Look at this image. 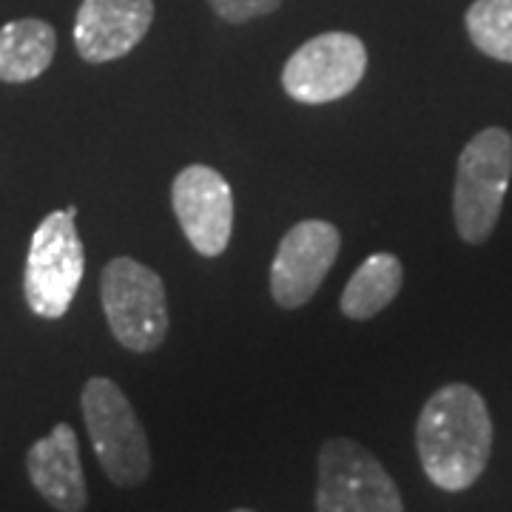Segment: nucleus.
Here are the masks:
<instances>
[{"mask_svg":"<svg viewBox=\"0 0 512 512\" xmlns=\"http://www.w3.org/2000/svg\"><path fill=\"white\" fill-rule=\"evenodd\" d=\"M80 410L94 456L117 487H140L151 476V447L126 393L106 376L83 384Z\"/></svg>","mask_w":512,"mask_h":512,"instance_id":"nucleus-3","label":"nucleus"},{"mask_svg":"<svg viewBox=\"0 0 512 512\" xmlns=\"http://www.w3.org/2000/svg\"><path fill=\"white\" fill-rule=\"evenodd\" d=\"M171 205L197 254H225L234 234V191L217 168L185 165L171 185Z\"/></svg>","mask_w":512,"mask_h":512,"instance_id":"nucleus-9","label":"nucleus"},{"mask_svg":"<svg viewBox=\"0 0 512 512\" xmlns=\"http://www.w3.org/2000/svg\"><path fill=\"white\" fill-rule=\"evenodd\" d=\"M211 9L228 23H248V20L271 15L274 9H279L282 0H208Z\"/></svg>","mask_w":512,"mask_h":512,"instance_id":"nucleus-15","label":"nucleus"},{"mask_svg":"<svg viewBox=\"0 0 512 512\" xmlns=\"http://www.w3.org/2000/svg\"><path fill=\"white\" fill-rule=\"evenodd\" d=\"M367 72L365 43L350 32H325L302 43L282 69V89L296 103L322 106L348 97Z\"/></svg>","mask_w":512,"mask_h":512,"instance_id":"nucleus-7","label":"nucleus"},{"mask_svg":"<svg viewBox=\"0 0 512 512\" xmlns=\"http://www.w3.org/2000/svg\"><path fill=\"white\" fill-rule=\"evenodd\" d=\"M151 0H83L74 20V46L86 63L126 57L151 29Z\"/></svg>","mask_w":512,"mask_h":512,"instance_id":"nucleus-10","label":"nucleus"},{"mask_svg":"<svg viewBox=\"0 0 512 512\" xmlns=\"http://www.w3.org/2000/svg\"><path fill=\"white\" fill-rule=\"evenodd\" d=\"M234 512H254V510H234Z\"/></svg>","mask_w":512,"mask_h":512,"instance_id":"nucleus-16","label":"nucleus"},{"mask_svg":"<svg viewBox=\"0 0 512 512\" xmlns=\"http://www.w3.org/2000/svg\"><path fill=\"white\" fill-rule=\"evenodd\" d=\"M342 248V234L325 220L296 222L282 237L271 262V296L279 308L293 311L311 302L322 288Z\"/></svg>","mask_w":512,"mask_h":512,"instance_id":"nucleus-8","label":"nucleus"},{"mask_svg":"<svg viewBox=\"0 0 512 512\" xmlns=\"http://www.w3.org/2000/svg\"><path fill=\"white\" fill-rule=\"evenodd\" d=\"M316 512H404V504L370 450L353 439H328L319 450Z\"/></svg>","mask_w":512,"mask_h":512,"instance_id":"nucleus-6","label":"nucleus"},{"mask_svg":"<svg viewBox=\"0 0 512 512\" xmlns=\"http://www.w3.org/2000/svg\"><path fill=\"white\" fill-rule=\"evenodd\" d=\"M100 299L114 339L131 353H151L168 333V296L160 274L131 256H114L100 276Z\"/></svg>","mask_w":512,"mask_h":512,"instance_id":"nucleus-5","label":"nucleus"},{"mask_svg":"<svg viewBox=\"0 0 512 512\" xmlns=\"http://www.w3.org/2000/svg\"><path fill=\"white\" fill-rule=\"evenodd\" d=\"M402 282L404 268L399 256L387 254V251L370 254L356 268V274L348 279L342 299H339V308L353 322L373 319L376 313H382L399 296Z\"/></svg>","mask_w":512,"mask_h":512,"instance_id":"nucleus-13","label":"nucleus"},{"mask_svg":"<svg viewBox=\"0 0 512 512\" xmlns=\"http://www.w3.org/2000/svg\"><path fill=\"white\" fill-rule=\"evenodd\" d=\"M57 35L52 23L40 18L12 20L0 29V80L29 83L52 66Z\"/></svg>","mask_w":512,"mask_h":512,"instance_id":"nucleus-12","label":"nucleus"},{"mask_svg":"<svg viewBox=\"0 0 512 512\" xmlns=\"http://www.w3.org/2000/svg\"><path fill=\"white\" fill-rule=\"evenodd\" d=\"M416 450L427 478L447 493L473 487L493 453V419L470 384H444L421 407Z\"/></svg>","mask_w":512,"mask_h":512,"instance_id":"nucleus-1","label":"nucleus"},{"mask_svg":"<svg viewBox=\"0 0 512 512\" xmlns=\"http://www.w3.org/2000/svg\"><path fill=\"white\" fill-rule=\"evenodd\" d=\"M77 208L69 205L63 211H52L40 222L29 242L23 293L29 311L40 319H60L72 308L80 291L86 254L77 234Z\"/></svg>","mask_w":512,"mask_h":512,"instance_id":"nucleus-4","label":"nucleus"},{"mask_svg":"<svg viewBox=\"0 0 512 512\" xmlns=\"http://www.w3.org/2000/svg\"><path fill=\"white\" fill-rule=\"evenodd\" d=\"M464 23L481 55L512 63V0H476Z\"/></svg>","mask_w":512,"mask_h":512,"instance_id":"nucleus-14","label":"nucleus"},{"mask_svg":"<svg viewBox=\"0 0 512 512\" xmlns=\"http://www.w3.org/2000/svg\"><path fill=\"white\" fill-rule=\"evenodd\" d=\"M26 473L43 501L57 512H83L89 507V490L72 424L60 421L49 436L29 447Z\"/></svg>","mask_w":512,"mask_h":512,"instance_id":"nucleus-11","label":"nucleus"},{"mask_svg":"<svg viewBox=\"0 0 512 512\" xmlns=\"http://www.w3.org/2000/svg\"><path fill=\"white\" fill-rule=\"evenodd\" d=\"M512 180V134L507 128L490 126L458 154L453 217L458 237L467 245L487 242L498 225L501 205Z\"/></svg>","mask_w":512,"mask_h":512,"instance_id":"nucleus-2","label":"nucleus"}]
</instances>
